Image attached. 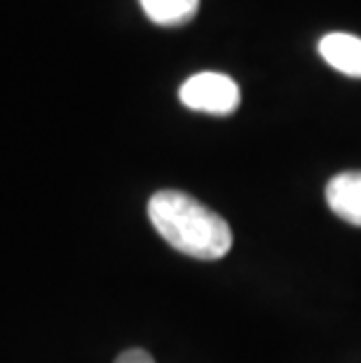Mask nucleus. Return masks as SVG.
<instances>
[{"mask_svg":"<svg viewBox=\"0 0 361 363\" xmlns=\"http://www.w3.org/2000/svg\"><path fill=\"white\" fill-rule=\"evenodd\" d=\"M148 218L169 246L190 258L218 260L233 249L228 223L186 192H155L148 202Z\"/></svg>","mask_w":361,"mask_h":363,"instance_id":"f257e3e1","label":"nucleus"},{"mask_svg":"<svg viewBox=\"0 0 361 363\" xmlns=\"http://www.w3.org/2000/svg\"><path fill=\"white\" fill-rule=\"evenodd\" d=\"M179 99L190 111L209 115H233L240 108L242 94L230 75L206 71L183 82L179 89Z\"/></svg>","mask_w":361,"mask_h":363,"instance_id":"f03ea898","label":"nucleus"},{"mask_svg":"<svg viewBox=\"0 0 361 363\" xmlns=\"http://www.w3.org/2000/svg\"><path fill=\"white\" fill-rule=\"evenodd\" d=\"M331 211L350 225L361 228V172H343L326 185Z\"/></svg>","mask_w":361,"mask_h":363,"instance_id":"7ed1b4c3","label":"nucleus"},{"mask_svg":"<svg viewBox=\"0 0 361 363\" xmlns=\"http://www.w3.org/2000/svg\"><path fill=\"white\" fill-rule=\"evenodd\" d=\"M319 54L328 66L350 78H361V38L352 33H326L319 40Z\"/></svg>","mask_w":361,"mask_h":363,"instance_id":"20e7f679","label":"nucleus"},{"mask_svg":"<svg viewBox=\"0 0 361 363\" xmlns=\"http://www.w3.org/2000/svg\"><path fill=\"white\" fill-rule=\"evenodd\" d=\"M145 17L157 26H183L195 19L199 0H139Z\"/></svg>","mask_w":361,"mask_h":363,"instance_id":"39448f33","label":"nucleus"},{"mask_svg":"<svg viewBox=\"0 0 361 363\" xmlns=\"http://www.w3.org/2000/svg\"><path fill=\"white\" fill-rule=\"evenodd\" d=\"M115 363H155V359L145 350H127L115 359Z\"/></svg>","mask_w":361,"mask_h":363,"instance_id":"423d86ee","label":"nucleus"}]
</instances>
